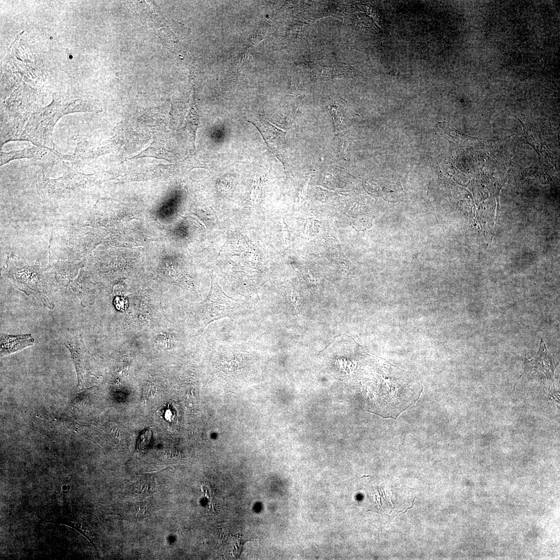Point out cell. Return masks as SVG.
Listing matches in <instances>:
<instances>
[{
  "label": "cell",
  "mask_w": 560,
  "mask_h": 560,
  "mask_svg": "<svg viewBox=\"0 0 560 560\" xmlns=\"http://www.w3.org/2000/svg\"><path fill=\"white\" fill-rule=\"evenodd\" d=\"M3 273L17 289L28 296L33 295L49 309H54L50 278L38 261L23 259L12 254L8 256Z\"/></svg>",
  "instance_id": "obj_1"
},
{
  "label": "cell",
  "mask_w": 560,
  "mask_h": 560,
  "mask_svg": "<svg viewBox=\"0 0 560 560\" xmlns=\"http://www.w3.org/2000/svg\"><path fill=\"white\" fill-rule=\"evenodd\" d=\"M524 128L525 129L526 138L527 139V140L530 143V144H531L534 148V149L537 152H538V153L540 154V153H541V152L543 151L542 141L540 140H541V139H538L537 138V139L534 136H533L532 131L530 128H528L526 126Z\"/></svg>",
  "instance_id": "obj_7"
},
{
  "label": "cell",
  "mask_w": 560,
  "mask_h": 560,
  "mask_svg": "<svg viewBox=\"0 0 560 560\" xmlns=\"http://www.w3.org/2000/svg\"><path fill=\"white\" fill-rule=\"evenodd\" d=\"M43 148H33L23 150L12 151L10 153L1 152V165L11 160L24 158L41 159L47 155L48 151Z\"/></svg>",
  "instance_id": "obj_6"
},
{
  "label": "cell",
  "mask_w": 560,
  "mask_h": 560,
  "mask_svg": "<svg viewBox=\"0 0 560 560\" xmlns=\"http://www.w3.org/2000/svg\"><path fill=\"white\" fill-rule=\"evenodd\" d=\"M402 511H403L402 510H401V511H399L398 513L394 516L393 518H395L396 516H397L400 512H402Z\"/></svg>",
  "instance_id": "obj_11"
},
{
  "label": "cell",
  "mask_w": 560,
  "mask_h": 560,
  "mask_svg": "<svg viewBox=\"0 0 560 560\" xmlns=\"http://www.w3.org/2000/svg\"><path fill=\"white\" fill-rule=\"evenodd\" d=\"M85 110L80 100L63 103L54 101L49 107L32 115L18 140H28L38 147L50 149L49 147L53 146V131L57 120L65 114Z\"/></svg>",
  "instance_id": "obj_2"
},
{
  "label": "cell",
  "mask_w": 560,
  "mask_h": 560,
  "mask_svg": "<svg viewBox=\"0 0 560 560\" xmlns=\"http://www.w3.org/2000/svg\"><path fill=\"white\" fill-rule=\"evenodd\" d=\"M368 477H370V475H368V476H362V477L361 478L362 479V478H368Z\"/></svg>",
  "instance_id": "obj_12"
},
{
  "label": "cell",
  "mask_w": 560,
  "mask_h": 560,
  "mask_svg": "<svg viewBox=\"0 0 560 560\" xmlns=\"http://www.w3.org/2000/svg\"><path fill=\"white\" fill-rule=\"evenodd\" d=\"M244 303L241 300L226 295L218 283L212 280L210 293L199 309L202 329L214 321L225 317L234 318L242 310Z\"/></svg>",
  "instance_id": "obj_3"
},
{
  "label": "cell",
  "mask_w": 560,
  "mask_h": 560,
  "mask_svg": "<svg viewBox=\"0 0 560 560\" xmlns=\"http://www.w3.org/2000/svg\"><path fill=\"white\" fill-rule=\"evenodd\" d=\"M416 499V497H415L414 499L413 500L412 506L409 507V508H408L405 512H403V514H405L406 512H407L408 510L410 509L411 508H412L413 507V505H414L413 504H414V500H415Z\"/></svg>",
  "instance_id": "obj_10"
},
{
  "label": "cell",
  "mask_w": 560,
  "mask_h": 560,
  "mask_svg": "<svg viewBox=\"0 0 560 560\" xmlns=\"http://www.w3.org/2000/svg\"><path fill=\"white\" fill-rule=\"evenodd\" d=\"M151 437V432L148 430V431L143 434L139 439L138 443V447L139 449H143L146 445L149 444Z\"/></svg>",
  "instance_id": "obj_8"
},
{
  "label": "cell",
  "mask_w": 560,
  "mask_h": 560,
  "mask_svg": "<svg viewBox=\"0 0 560 560\" xmlns=\"http://www.w3.org/2000/svg\"><path fill=\"white\" fill-rule=\"evenodd\" d=\"M156 389L154 386H148L145 387L143 392V399L146 400L153 398L156 392Z\"/></svg>",
  "instance_id": "obj_9"
},
{
  "label": "cell",
  "mask_w": 560,
  "mask_h": 560,
  "mask_svg": "<svg viewBox=\"0 0 560 560\" xmlns=\"http://www.w3.org/2000/svg\"><path fill=\"white\" fill-rule=\"evenodd\" d=\"M34 342L35 340L30 334L12 335L2 333L0 337L1 357H7L20 352L33 346Z\"/></svg>",
  "instance_id": "obj_5"
},
{
  "label": "cell",
  "mask_w": 560,
  "mask_h": 560,
  "mask_svg": "<svg viewBox=\"0 0 560 560\" xmlns=\"http://www.w3.org/2000/svg\"><path fill=\"white\" fill-rule=\"evenodd\" d=\"M64 345L71 354L77 373L78 385L81 390L87 372L86 356L88 355L81 335L75 330H69L65 338Z\"/></svg>",
  "instance_id": "obj_4"
}]
</instances>
